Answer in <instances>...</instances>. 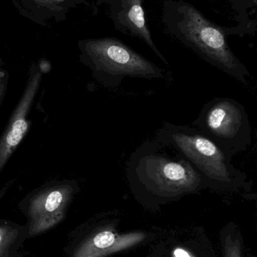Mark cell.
I'll return each instance as SVG.
<instances>
[{
  "label": "cell",
  "mask_w": 257,
  "mask_h": 257,
  "mask_svg": "<svg viewBox=\"0 0 257 257\" xmlns=\"http://www.w3.org/2000/svg\"><path fill=\"white\" fill-rule=\"evenodd\" d=\"M36 4L48 9L56 10L57 7L63 4L66 0H33Z\"/></svg>",
  "instance_id": "13"
},
{
  "label": "cell",
  "mask_w": 257,
  "mask_h": 257,
  "mask_svg": "<svg viewBox=\"0 0 257 257\" xmlns=\"http://www.w3.org/2000/svg\"><path fill=\"white\" fill-rule=\"evenodd\" d=\"M80 49L81 61L106 88H119L127 77L149 80L164 77L161 68L116 38L83 41Z\"/></svg>",
  "instance_id": "4"
},
{
  "label": "cell",
  "mask_w": 257,
  "mask_h": 257,
  "mask_svg": "<svg viewBox=\"0 0 257 257\" xmlns=\"http://www.w3.org/2000/svg\"><path fill=\"white\" fill-rule=\"evenodd\" d=\"M155 137L182 154L206 180L209 189L251 193L253 183L247 174L236 169L233 158L198 128L164 122Z\"/></svg>",
  "instance_id": "3"
},
{
  "label": "cell",
  "mask_w": 257,
  "mask_h": 257,
  "mask_svg": "<svg viewBox=\"0 0 257 257\" xmlns=\"http://www.w3.org/2000/svg\"><path fill=\"white\" fill-rule=\"evenodd\" d=\"M27 225L0 220V257H14L27 239Z\"/></svg>",
  "instance_id": "9"
},
{
  "label": "cell",
  "mask_w": 257,
  "mask_h": 257,
  "mask_svg": "<svg viewBox=\"0 0 257 257\" xmlns=\"http://www.w3.org/2000/svg\"><path fill=\"white\" fill-rule=\"evenodd\" d=\"M9 75L8 72L5 70L0 71V107L4 100L5 96L7 91L8 84H9Z\"/></svg>",
  "instance_id": "12"
},
{
  "label": "cell",
  "mask_w": 257,
  "mask_h": 257,
  "mask_svg": "<svg viewBox=\"0 0 257 257\" xmlns=\"http://www.w3.org/2000/svg\"><path fill=\"white\" fill-rule=\"evenodd\" d=\"M79 191L78 181L63 179L48 181L30 192L18 204L27 219V239L60 223Z\"/></svg>",
  "instance_id": "6"
},
{
  "label": "cell",
  "mask_w": 257,
  "mask_h": 257,
  "mask_svg": "<svg viewBox=\"0 0 257 257\" xmlns=\"http://www.w3.org/2000/svg\"><path fill=\"white\" fill-rule=\"evenodd\" d=\"M192 125L232 158L245 151L252 142L245 108L232 98L215 97L208 101Z\"/></svg>",
  "instance_id": "5"
},
{
  "label": "cell",
  "mask_w": 257,
  "mask_h": 257,
  "mask_svg": "<svg viewBox=\"0 0 257 257\" xmlns=\"http://www.w3.org/2000/svg\"><path fill=\"white\" fill-rule=\"evenodd\" d=\"M111 0H99L100 3H110Z\"/></svg>",
  "instance_id": "16"
},
{
  "label": "cell",
  "mask_w": 257,
  "mask_h": 257,
  "mask_svg": "<svg viewBox=\"0 0 257 257\" xmlns=\"http://www.w3.org/2000/svg\"><path fill=\"white\" fill-rule=\"evenodd\" d=\"M174 257H192L188 252L181 248L176 249L174 252Z\"/></svg>",
  "instance_id": "14"
},
{
  "label": "cell",
  "mask_w": 257,
  "mask_h": 257,
  "mask_svg": "<svg viewBox=\"0 0 257 257\" xmlns=\"http://www.w3.org/2000/svg\"><path fill=\"white\" fill-rule=\"evenodd\" d=\"M232 9L236 12L238 21L247 23L248 21V11L256 8L257 0H229Z\"/></svg>",
  "instance_id": "10"
},
{
  "label": "cell",
  "mask_w": 257,
  "mask_h": 257,
  "mask_svg": "<svg viewBox=\"0 0 257 257\" xmlns=\"http://www.w3.org/2000/svg\"><path fill=\"white\" fill-rule=\"evenodd\" d=\"M44 69L41 65L33 63L29 69L24 91L9 117L8 123L0 135V175L21 145L31 126L30 113L42 82ZM14 180L8 182L0 190V199L13 185Z\"/></svg>",
  "instance_id": "7"
},
{
  "label": "cell",
  "mask_w": 257,
  "mask_h": 257,
  "mask_svg": "<svg viewBox=\"0 0 257 257\" xmlns=\"http://www.w3.org/2000/svg\"><path fill=\"white\" fill-rule=\"evenodd\" d=\"M164 30L172 37L222 72L247 85L250 72L235 55L226 32L184 0H167L163 6Z\"/></svg>",
  "instance_id": "2"
},
{
  "label": "cell",
  "mask_w": 257,
  "mask_h": 257,
  "mask_svg": "<svg viewBox=\"0 0 257 257\" xmlns=\"http://www.w3.org/2000/svg\"><path fill=\"white\" fill-rule=\"evenodd\" d=\"M225 257H241V244L239 240L233 241L229 235L224 240Z\"/></svg>",
  "instance_id": "11"
},
{
  "label": "cell",
  "mask_w": 257,
  "mask_h": 257,
  "mask_svg": "<svg viewBox=\"0 0 257 257\" xmlns=\"http://www.w3.org/2000/svg\"><path fill=\"white\" fill-rule=\"evenodd\" d=\"M14 257H31V256H25V255L22 254V253H20V252H18V253H17V254L15 255V256Z\"/></svg>",
  "instance_id": "15"
},
{
  "label": "cell",
  "mask_w": 257,
  "mask_h": 257,
  "mask_svg": "<svg viewBox=\"0 0 257 257\" xmlns=\"http://www.w3.org/2000/svg\"><path fill=\"white\" fill-rule=\"evenodd\" d=\"M126 177L134 197L149 208L209 188L182 154L156 137L143 142L131 154Z\"/></svg>",
  "instance_id": "1"
},
{
  "label": "cell",
  "mask_w": 257,
  "mask_h": 257,
  "mask_svg": "<svg viewBox=\"0 0 257 257\" xmlns=\"http://www.w3.org/2000/svg\"><path fill=\"white\" fill-rule=\"evenodd\" d=\"M1 66H2V63H0V71L3 70V69H2Z\"/></svg>",
  "instance_id": "17"
},
{
  "label": "cell",
  "mask_w": 257,
  "mask_h": 257,
  "mask_svg": "<svg viewBox=\"0 0 257 257\" xmlns=\"http://www.w3.org/2000/svg\"><path fill=\"white\" fill-rule=\"evenodd\" d=\"M143 0H111L110 14L115 28L121 33L143 41L155 55L168 66V62L152 39L145 17Z\"/></svg>",
  "instance_id": "8"
}]
</instances>
